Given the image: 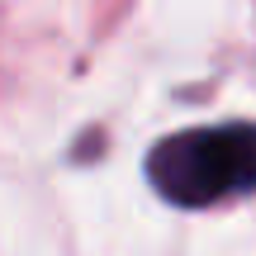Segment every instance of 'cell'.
I'll use <instances>...</instances> for the list:
<instances>
[{
    "label": "cell",
    "instance_id": "cell-1",
    "mask_svg": "<svg viewBox=\"0 0 256 256\" xmlns=\"http://www.w3.org/2000/svg\"><path fill=\"white\" fill-rule=\"evenodd\" d=\"M147 176L171 204H214L256 190V124L190 128L152 147Z\"/></svg>",
    "mask_w": 256,
    "mask_h": 256
}]
</instances>
